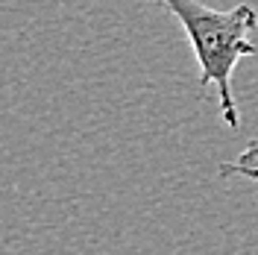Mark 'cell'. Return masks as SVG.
<instances>
[{
  "instance_id": "obj_1",
  "label": "cell",
  "mask_w": 258,
  "mask_h": 255,
  "mask_svg": "<svg viewBox=\"0 0 258 255\" xmlns=\"http://www.w3.org/2000/svg\"><path fill=\"white\" fill-rule=\"evenodd\" d=\"M164 6L185 30L200 65V88H217L220 117L229 129H241V112L232 91V71L241 59L258 56L252 32L258 30V12L241 3L229 12L211 9L203 0H153Z\"/></svg>"
},
{
  "instance_id": "obj_2",
  "label": "cell",
  "mask_w": 258,
  "mask_h": 255,
  "mask_svg": "<svg viewBox=\"0 0 258 255\" xmlns=\"http://www.w3.org/2000/svg\"><path fill=\"white\" fill-rule=\"evenodd\" d=\"M220 176H241L249 182H258V138L243 147V153L235 161L220 164Z\"/></svg>"
}]
</instances>
